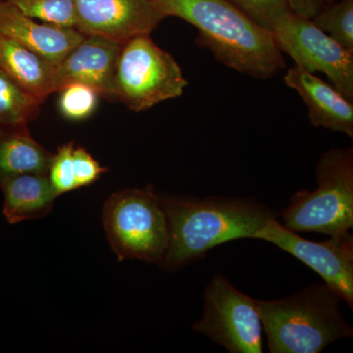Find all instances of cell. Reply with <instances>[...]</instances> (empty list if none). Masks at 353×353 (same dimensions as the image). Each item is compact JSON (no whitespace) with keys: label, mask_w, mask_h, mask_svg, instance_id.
<instances>
[{"label":"cell","mask_w":353,"mask_h":353,"mask_svg":"<svg viewBox=\"0 0 353 353\" xmlns=\"http://www.w3.org/2000/svg\"><path fill=\"white\" fill-rule=\"evenodd\" d=\"M168 245L160 266L175 271L201 260L228 241L253 240L277 213L254 197L159 194Z\"/></svg>","instance_id":"6da1fadb"},{"label":"cell","mask_w":353,"mask_h":353,"mask_svg":"<svg viewBox=\"0 0 353 353\" xmlns=\"http://www.w3.org/2000/svg\"><path fill=\"white\" fill-rule=\"evenodd\" d=\"M162 17L181 18L199 30L196 43L229 68L256 79L285 69L273 34L229 0H152Z\"/></svg>","instance_id":"7a4b0ae2"},{"label":"cell","mask_w":353,"mask_h":353,"mask_svg":"<svg viewBox=\"0 0 353 353\" xmlns=\"http://www.w3.org/2000/svg\"><path fill=\"white\" fill-rule=\"evenodd\" d=\"M343 299L326 284L303 288L257 306L270 353H320L331 343L353 336L341 310Z\"/></svg>","instance_id":"3957f363"},{"label":"cell","mask_w":353,"mask_h":353,"mask_svg":"<svg viewBox=\"0 0 353 353\" xmlns=\"http://www.w3.org/2000/svg\"><path fill=\"white\" fill-rule=\"evenodd\" d=\"M314 190H299L281 212L283 226L294 233L329 236L353 227V150L333 148L316 165Z\"/></svg>","instance_id":"277c9868"},{"label":"cell","mask_w":353,"mask_h":353,"mask_svg":"<svg viewBox=\"0 0 353 353\" xmlns=\"http://www.w3.org/2000/svg\"><path fill=\"white\" fill-rule=\"evenodd\" d=\"M103 226L119 261L161 265L168 245L166 216L153 185L120 190L103 208Z\"/></svg>","instance_id":"5b68a950"},{"label":"cell","mask_w":353,"mask_h":353,"mask_svg":"<svg viewBox=\"0 0 353 353\" xmlns=\"http://www.w3.org/2000/svg\"><path fill=\"white\" fill-rule=\"evenodd\" d=\"M188 85L178 62L150 34L121 44L115 71L116 99L130 110L143 112L160 102L178 99Z\"/></svg>","instance_id":"8992f818"},{"label":"cell","mask_w":353,"mask_h":353,"mask_svg":"<svg viewBox=\"0 0 353 353\" xmlns=\"http://www.w3.org/2000/svg\"><path fill=\"white\" fill-rule=\"evenodd\" d=\"M203 313L192 324L230 353L263 352V327L257 299L236 289L225 276L216 274L204 290Z\"/></svg>","instance_id":"52a82bcc"},{"label":"cell","mask_w":353,"mask_h":353,"mask_svg":"<svg viewBox=\"0 0 353 353\" xmlns=\"http://www.w3.org/2000/svg\"><path fill=\"white\" fill-rule=\"evenodd\" d=\"M283 53L308 73H323L353 103V51L323 32L312 20L292 12L271 31Z\"/></svg>","instance_id":"ba28073f"},{"label":"cell","mask_w":353,"mask_h":353,"mask_svg":"<svg viewBox=\"0 0 353 353\" xmlns=\"http://www.w3.org/2000/svg\"><path fill=\"white\" fill-rule=\"evenodd\" d=\"M253 240L267 241L307 265L353 309V236L350 233L312 241L272 218Z\"/></svg>","instance_id":"9c48e42d"},{"label":"cell","mask_w":353,"mask_h":353,"mask_svg":"<svg viewBox=\"0 0 353 353\" xmlns=\"http://www.w3.org/2000/svg\"><path fill=\"white\" fill-rule=\"evenodd\" d=\"M76 30L123 43L150 34L162 20L152 0H75Z\"/></svg>","instance_id":"30bf717a"},{"label":"cell","mask_w":353,"mask_h":353,"mask_svg":"<svg viewBox=\"0 0 353 353\" xmlns=\"http://www.w3.org/2000/svg\"><path fill=\"white\" fill-rule=\"evenodd\" d=\"M121 44L97 36H85L66 57L53 67L50 94L69 83L92 88L99 97L115 99V71Z\"/></svg>","instance_id":"8fae6325"},{"label":"cell","mask_w":353,"mask_h":353,"mask_svg":"<svg viewBox=\"0 0 353 353\" xmlns=\"http://www.w3.org/2000/svg\"><path fill=\"white\" fill-rule=\"evenodd\" d=\"M0 34L57 66L85 38L74 28L38 23L7 0H0Z\"/></svg>","instance_id":"7c38bea8"},{"label":"cell","mask_w":353,"mask_h":353,"mask_svg":"<svg viewBox=\"0 0 353 353\" xmlns=\"http://www.w3.org/2000/svg\"><path fill=\"white\" fill-rule=\"evenodd\" d=\"M284 81L301 95L313 127L343 132L353 138V103L336 88L296 65L288 70Z\"/></svg>","instance_id":"4fadbf2b"},{"label":"cell","mask_w":353,"mask_h":353,"mask_svg":"<svg viewBox=\"0 0 353 353\" xmlns=\"http://www.w3.org/2000/svg\"><path fill=\"white\" fill-rule=\"evenodd\" d=\"M0 187L4 194L3 214L9 224L44 217L57 197L44 174L9 176L0 181Z\"/></svg>","instance_id":"5bb4252c"},{"label":"cell","mask_w":353,"mask_h":353,"mask_svg":"<svg viewBox=\"0 0 353 353\" xmlns=\"http://www.w3.org/2000/svg\"><path fill=\"white\" fill-rule=\"evenodd\" d=\"M52 157L26 127L0 129V181L21 174L48 175Z\"/></svg>","instance_id":"9a60e30c"},{"label":"cell","mask_w":353,"mask_h":353,"mask_svg":"<svg viewBox=\"0 0 353 353\" xmlns=\"http://www.w3.org/2000/svg\"><path fill=\"white\" fill-rule=\"evenodd\" d=\"M53 65L0 34V70L43 102L50 94Z\"/></svg>","instance_id":"2e32d148"},{"label":"cell","mask_w":353,"mask_h":353,"mask_svg":"<svg viewBox=\"0 0 353 353\" xmlns=\"http://www.w3.org/2000/svg\"><path fill=\"white\" fill-rule=\"evenodd\" d=\"M43 101L0 70V129L26 127L39 112Z\"/></svg>","instance_id":"e0dca14e"},{"label":"cell","mask_w":353,"mask_h":353,"mask_svg":"<svg viewBox=\"0 0 353 353\" xmlns=\"http://www.w3.org/2000/svg\"><path fill=\"white\" fill-rule=\"evenodd\" d=\"M312 21L336 43L353 51V0H327Z\"/></svg>","instance_id":"ac0fdd59"},{"label":"cell","mask_w":353,"mask_h":353,"mask_svg":"<svg viewBox=\"0 0 353 353\" xmlns=\"http://www.w3.org/2000/svg\"><path fill=\"white\" fill-rule=\"evenodd\" d=\"M26 15L48 24L76 28L75 0H7Z\"/></svg>","instance_id":"d6986e66"},{"label":"cell","mask_w":353,"mask_h":353,"mask_svg":"<svg viewBox=\"0 0 353 353\" xmlns=\"http://www.w3.org/2000/svg\"><path fill=\"white\" fill-rule=\"evenodd\" d=\"M59 92H61L59 108L68 119H85L97 108L99 95L92 88L83 83H69Z\"/></svg>","instance_id":"ffe728a7"},{"label":"cell","mask_w":353,"mask_h":353,"mask_svg":"<svg viewBox=\"0 0 353 353\" xmlns=\"http://www.w3.org/2000/svg\"><path fill=\"white\" fill-rule=\"evenodd\" d=\"M264 29L272 31L290 10L287 0H229Z\"/></svg>","instance_id":"44dd1931"},{"label":"cell","mask_w":353,"mask_h":353,"mask_svg":"<svg viewBox=\"0 0 353 353\" xmlns=\"http://www.w3.org/2000/svg\"><path fill=\"white\" fill-rule=\"evenodd\" d=\"M74 148V143L59 146L51 160L48 178L57 196L77 190L73 170Z\"/></svg>","instance_id":"7402d4cb"},{"label":"cell","mask_w":353,"mask_h":353,"mask_svg":"<svg viewBox=\"0 0 353 353\" xmlns=\"http://www.w3.org/2000/svg\"><path fill=\"white\" fill-rule=\"evenodd\" d=\"M73 170L77 189L88 187L97 182L106 168L102 167L92 155L82 148H74Z\"/></svg>","instance_id":"603a6c76"},{"label":"cell","mask_w":353,"mask_h":353,"mask_svg":"<svg viewBox=\"0 0 353 353\" xmlns=\"http://www.w3.org/2000/svg\"><path fill=\"white\" fill-rule=\"evenodd\" d=\"M290 10L297 15L312 20L327 0H287Z\"/></svg>","instance_id":"cb8c5ba5"}]
</instances>
